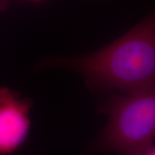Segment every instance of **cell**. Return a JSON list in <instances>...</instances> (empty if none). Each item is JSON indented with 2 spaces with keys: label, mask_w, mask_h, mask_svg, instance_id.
<instances>
[{
  "label": "cell",
  "mask_w": 155,
  "mask_h": 155,
  "mask_svg": "<svg viewBox=\"0 0 155 155\" xmlns=\"http://www.w3.org/2000/svg\"><path fill=\"white\" fill-rule=\"evenodd\" d=\"M55 64L79 72L90 86L100 90L133 95L154 89L155 9L110 44Z\"/></svg>",
  "instance_id": "6da1fadb"
},
{
  "label": "cell",
  "mask_w": 155,
  "mask_h": 155,
  "mask_svg": "<svg viewBox=\"0 0 155 155\" xmlns=\"http://www.w3.org/2000/svg\"><path fill=\"white\" fill-rule=\"evenodd\" d=\"M109 121L100 149L118 155H143L154 143L155 88L141 93H115L101 109Z\"/></svg>",
  "instance_id": "7a4b0ae2"
},
{
  "label": "cell",
  "mask_w": 155,
  "mask_h": 155,
  "mask_svg": "<svg viewBox=\"0 0 155 155\" xmlns=\"http://www.w3.org/2000/svg\"><path fill=\"white\" fill-rule=\"evenodd\" d=\"M31 101L0 88V155L14 153L28 138Z\"/></svg>",
  "instance_id": "3957f363"
},
{
  "label": "cell",
  "mask_w": 155,
  "mask_h": 155,
  "mask_svg": "<svg viewBox=\"0 0 155 155\" xmlns=\"http://www.w3.org/2000/svg\"><path fill=\"white\" fill-rule=\"evenodd\" d=\"M143 155H155V143L152 145V147Z\"/></svg>",
  "instance_id": "277c9868"
},
{
  "label": "cell",
  "mask_w": 155,
  "mask_h": 155,
  "mask_svg": "<svg viewBox=\"0 0 155 155\" xmlns=\"http://www.w3.org/2000/svg\"><path fill=\"white\" fill-rule=\"evenodd\" d=\"M30 1H33V2H41L43 0H30Z\"/></svg>",
  "instance_id": "5b68a950"
}]
</instances>
